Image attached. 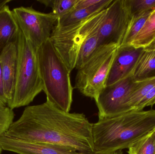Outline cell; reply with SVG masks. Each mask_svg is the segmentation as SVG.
Segmentation results:
<instances>
[{
  "instance_id": "6da1fadb",
  "label": "cell",
  "mask_w": 155,
  "mask_h": 154,
  "mask_svg": "<svg viewBox=\"0 0 155 154\" xmlns=\"http://www.w3.org/2000/svg\"><path fill=\"white\" fill-rule=\"evenodd\" d=\"M92 127L84 114L63 112L46 101L25 108L4 135L70 147L79 154H94Z\"/></svg>"
},
{
  "instance_id": "7a4b0ae2",
  "label": "cell",
  "mask_w": 155,
  "mask_h": 154,
  "mask_svg": "<svg viewBox=\"0 0 155 154\" xmlns=\"http://www.w3.org/2000/svg\"><path fill=\"white\" fill-rule=\"evenodd\" d=\"M155 130V110H133L93 124L94 154L129 149Z\"/></svg>"
},
{
  "instance_id": "3957f363",
  "label": "cell",
  "mask_w": 155,
  "mask_h": 154,
  "mask_svg": "<svg viewBox=\"0 0 155 154\" xmlns=\"http://www.w3.org/2000/svg\"><path fill=\"white\" fill-rule=\"evenodd\" d=\"M37 55L46 101L59 110L69 113L73 90L71 71L54 49L50 39L38 49Z\"/></svg>"
},
{
  "instance_id": "277c9868",
  "label": "cell",
  "mask_w": 155,
  "mask_h": 154,
  "mask_svg": "<svg viewBox=\"0 0 155 154\" xmlns=\"http://www.w3.org/2000/svg\"><path fill=\"white\" fill-rule=\"evenodd\" d=\"M17 70L11 109L29 105L43 91L37 51L19 29L17 41Z\"/></svg>"
},
{
  "instance_id": "5b68a950",
  "label": "cell",
  "mask_w": 155,
  "mask_h": 154,
  "mask_svg": "<svg viewBox=\"0 0 155 154\" xmlns=\"http://www.w3.org/2000/svg\"><path fill=\"white\" fill-rule=\"evenodd\" d=\"M106 9L75 24L54 26L50 41L71 72L75 68L78 54L82 43L92 32L99 27Z\"/></svg>"
},
{
  "instance_id": "8992f818",
  "label": "cell",
  "mask_w": 155,
  "mask_h": 154,
  "mask_svg": "<svg viewBox=\"0 0 155 154\" xmlns=\"http://www.w3.org/2000/svg\"><path fill=\"white\" fill-rule=\"evenodd\" d=\"M117 47L114 44L100 46L78 70L74 88L85 96L95 99L105 87Z\"/></svg>"
},
{
  "instance_id": "52a82bcc",
  "label": "cell",
  "mask_w": 155,
  "mask_h": 154,
  "mask_svg": "<svg viewBox=\"0 0 155 154\" xmlns=\"http://www.w3.org/2000/svg\"><path fill=\"white\" fill-rule=\"evenodd\" d=\"M12 12L25 39L37 49L50 39L58 19L52 12L44 13L31 7H17Z\"/></svg>"
},
{
  "instance_id": "ba28073f",
  "label": "cell",
  "mask_w": 155,
  "mask_h": 154,
  "mask_svg": "<svg viewBox=\"0 0 155 154\" xmlns=\"http://www.w3.org/2000/svg\"><path fill=\"white\" fill-rule=\"evenodd\" d=\"M135 84V81L131 75L105 86L94 99L99 119L114 117L131 111L128 102Z\"/></svg>"
},
{
  "instance_id": "9c48e42d",
  "label": "cell",
  "mask_w": 155,
  "mask_h": 154,
  "mask_svg": "<svg viewBox=\"0 0 155 154\" xmlns=\"http://www.w3.org/2000/svg\"><path fill=\"white\" fill-rule=\"evenodd\" d=\"M131 18L124 0H115L106 9L97 30L100 46L122 44Z\"/></svg>"
},
{
  "instance_id": "30bf717a",
  "label": "cell",
  "mask_w": 155,
  "mask_h": 154,
  "mask_svg": "<svg viewBox=\"0 0 155 154\" xmlns=\"http://www.w3.org/2000/svg\"><path fill=\"white\" fill-rule=\"evenodd\" d=\"M143 48L132 45L117 47L110 67L105 86L114 84L132 75L133 71Z\"/></svg>"
},
{
  "instance_id": "8fae6325",
  "label": "cell",
  "mask_w": 155,
  "mask_h": 154,
  "mask_svg": "<svg viewBox=\"0 0 155 154\" xmlns=\"http://www.w3.org/2000/svg\"><path fill=\"white\" fill-rule=\"evenodd\" d=\"M3 150L19 154H79L72 148L57 145L18 140L3 135L0 137Z\"/></svg>"
},
{
  "instance_id": "7c38bea8",
  "label": "cell",
  "mask_w": 155,
  "mask_h": 154,
  "mask_svg": "<svg viewBox=\"0 0 155 154\" xmlns=\"http://www.w3.org/2000/svg\"><path fill=\"white\" fill-rule=\"evenodd\" d=\"M17 41L6 46L0 54V65L8 107L14 93L17 70Z\"/></svg>"
},
{
  "instance_id": "4fadbf2b",
  "label": "cell",
  "mask_w": 155,
  "mask_h": 154,
  "mask_svg": "<svg viewBox=\"0 0 155 154\" xmlns=\"http://www.w3.org/2000/svg\"><path fill=\"white\" fill-rule=\"evenodd\" d=\"M19 28L9 5L0 9V54L5 48L17 41Z\"/></svg>"
},
{
  "instance_id": "5bb4252c",
  "label": "cell",
  "mask_w": 155,
  "mask_h": 154,
  "mask_svg": "<svg viewBox=\"0 0 155 154\" xmlns=\"http://www.w3.org/2000/svg\"><path fill=\"white\" fill-rule=\"evenodd\" d=\"M113 2V0H103L102 2L92 7L78 9L74 8L65 15L58 18L56 25L63 27L80 22L106 9Z\"/></svg>"
},
{
  "instance_id": "9a60e30c",
  "label": "cell",
  "mask_w": 155,
  "mask_h": 154,
  "mask_svg": "<svg viewBox=\"0 0 155 154\" xmlns=\"http://www.w3.org/2000/svg\"><path fill=\"white\" fill-rule=\"evenodd\" d=\"M132 75L136 82L155 77V50H144Z\"/></svg>"
},
{
  "instance_id": "2e32d148",
  "label": "cell",
  "mask_w": 155,
  "mask_h": 154,
  "mask_svg": "<svg viewBox=\"0 0 155 154\" xmlns=\"http://www.w3.org/2000/svg\"><path fill=\"white\" fill-rule=\"evenodd\" d=\"M98 28L92 32L82 43L76 60L75 68L77 70L82 68L89 60L100 47L97 34Z\"/></svg>"
},
{
  "instance_id": "e0dca14e",
  "label": "cell",
  "mask_w": 155,
  "mask_h": 154,
  "mask_svg": "<svg viewBox=\"0 0 155 154\" xmlns=\"http://www.w3.org/2000/svg\"><path fill=\"white\" fill-rule=\"evenodd\" d=\"M155 38V9L153 10L142 29L131 45L136 48H145Z\"/></svg>"
},
{
  "instance_id": "ac0fdd59",
  "label": "cell",
  "mask_w": 155,
  "mask_h": 154,
  "mask_svg": "<svg viewBox=\"0 0 155 154\" xmlns=\"http://www.w3.org/2000/svg\"><path fill=\"white\" fill-rule=\"evenodd\" d=\"M155 86V77L135 81L128 100V107L130 110H134L138 103Z\"/></svg>"
},
{
  "instance_id": "d6986e66",
  "label": "cell",
  "mask_w": 155,
  "mask_h": 154,
  "mask_svg": "<svg viewBox=\"0 0 155 154\" xmlns=\"http://www.w3.org/2000/svg\"><path fill=\"white\" fill-rule=\"evenodd\" d=\"M152 11L131 18L123 42L121 45H131L146 22ZM120 45V46H121Z\"/></svg>"
},
{
  "instance_id": "ffe728a7",
  "label": "cell",
  "mask_w": 155,
  "mask_h": 154,
  "mask_svg": "<svg viewBox=\"0 0 155 154\" xmlns=\"http://www.w3.org/2000/svg\"><path fill=\"white\" fill-rule=\"evenodd\" d=\"M130 17L155 9V0H124Z\"/></svg>"
},
{
  "instance_id": "44dd1931",
  "label": "cell",
  "mask_w": 155,
  "mask_h": 154,
  "mask_svg": "<svg viewBox=\"0 0 155 154\" xmlns=\"http://www.w3.org/2000/svg\"><path fill=\"white\" fill-rule=\"evenodd\" d=\"M39 2L52 9V12L58 18L74 8L78 0H38Z\"/></svg>"
},
{
  "instance_id": "7402d4cb",
  "label": "cell",
  "mask_w": 155,
  "mask_h": 154,
  "mask_svg": "<svg viewBox=\"0 0 155 154\" xmlns=\"http://www.w3.org/2000/svg\"><path fill=\"white\" fill-rule=\"evenodd\" d=\"M154 131L130 147L128 149V154H155V134Z\"/></svg>"
},
{
  "instance_id": "603a6c76",
  "label": "cell",
  "mask_w": 155,
  "mask_h": 154,
  "mask_svg": "<svg viewBox=\"0 0 155 154\" xmlns=\"http://www.w3.org/2000/svg\"><path fill=\"white\" fill-rule=\"evenodd\" d=\"M14 113L8 106H0V137L3 135L13 123Z\"/></svg>"
},
{
  "instance_id": "cb8c5ba5",
  "label": "cell",
  "mask_w": 155,
  "mask_h": 154,
  "mask_svg": "<svg viewBox=\"0 0 155 154\" xmlns=\"http://www.w3.org/2000/svg\"><path fill=\"white\" fill-rule=\"evenodd\" d=\"M155 104V86L138 103L134 110H143L145 108L148 106H152Z\"/></svg>"
},
{
  "instance_id": "d4e9b609",
  "label": "cell",
  "mask_w": 155,
  "mask_h": 154,
  "mask_svg": "<svg viewBox=\"0 0 155 154\" xmlns=\"http://www.w3.org/2000/svg\"><path fill=\"white\" fill-rule=\"evenodd\" d=\"M103 0H78L74 9H82L94 6L102 2Z\"/></svg>"
},
{
  "instance_id": "484cf974",
  "label": "cell",
  "mask_w": 155,
  "mask_h": 154,
  "mask_svg": "<svg viewBox=\"0 0 155 154\" xmlns=\"http://www.w3.org/2000/svg\"><path fill=\"white\" fill-rule=\"evenodd\" d=\"M8 101L5 95L4 86L2 77V71L0 65V106H7Z\"/></svg>"
},
{
  "instance_id": "4316f807",
  "label": "cell",
  "mask_w": 155,
  "mask_h": 154,
  "mask_svg": "<svg viewBox=\"0 0 155 154\" xmlns=\"http://www.w3.org/2000/svg\"><path fill=\"white\" fill-rule=\"evenodd\" d=\"M145 50H155V38L149 45L144 48Z\"/></svg>"
},
{
  "instance_id": "83f0119b",
  "label": "cell",
  "mask_w": 155,
  "mask_h": 154,
  "mask_svg": "<svg viewBox=\"0 0 155 154\" xmlns=\"http://www.w3.org/2000/svg\"><path fill=\"white\" fill-rule=\"evenodd\" d=\"M11 2L10 0H0V9Z\"/></svg>"
},
{
  "instance_id": "f1b7e54d",
  "label": "cell",
  "mask_w": 155,
  "mask_h": 154,
  "mask_svg": "<svg viewBox=\"0 0 155 154\" xmlns=\"http://www.w3.org/2000/svg\"><path fill=\"white\" fill-rule=\"evenodd\" d=\"M124 154L122 150H119V151H116V152H113L109 153H104V154Z\"/></svg>"
},
{
  "instance_id": "f546056e",
  "label": "cell",
  "mask_w": 155,
  "mask_h": 154,
  "mask_svg": "<svg viewBox=\"0 0 155 154\" xmlns=\"http://www.w3.org/2000/svg\"><path fill=\"white\" fill-rule=\"evenodd\" d=\"M3 149L2 148V146H1V144H0V154H1L2 152V151Z\"/></svg>"
},
{
  "instance_id": "4dcf8cb0",
  "label": "cell",
  "mask_w": 155,
  "mask_h": 154,
  "mask_svg": "<svg viewBox=\"0 0 155 154\" xmlns=\"http://www.w3.org/2000/svg\"><path fill=\"white\" fill-rule=\"evenodd\" d=\"M154 134H155V130H154Z\"/></svg>"
}]
</instances>
